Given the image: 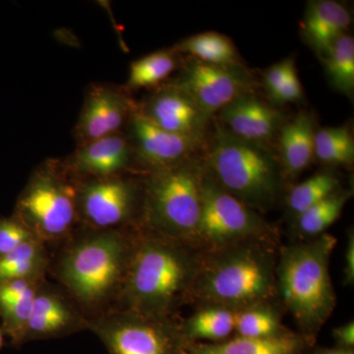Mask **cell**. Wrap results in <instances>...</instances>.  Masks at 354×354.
Segmentation results:
<instances>
[{
    "label": "cell",
    "mask_w": 354,
    "mask_h": 354,
    "mask_svg": "<svg viewBox=\"0 0 354 354\" xmlns=\"http://www.w3.org/2000/svg\"><path fill=\"white\" fill-rule=\"evenodd\" d=\"M75 179L76 205L81 227L95 230L140 228L143 176L136 172Z\"/></svg>",
    "instance_id": "cell-9"
},
{
    "label": "cell",
    "mask_w": 354,
    "mask_h": 354,
    "mask_svg": "<svg viewBox=\"0 0 354 354\" xmlns=\"http://www.w3.org/2000/svg\"><path fill=\"white\" fill-rule=\"evenodd\" d=\"M351 195L349 190L337 191L295 218L298 236L304 241L326 234L328 228L339 220Z\"/></svg>",
    "instance_id": "cell-27"
},
{
    "label": "cell",
    "mask_w": 354,
    "mask_h": 354,
    "mask_svg": "<svg viewBox=\"0 0 354 354\" xmlns=\"http://www.w3.org/2000/svg\"><path fill=\"white\" fill-rule=\"evenodd\" d=\"M344 283L353 286L354 283V232L353 228L346 234V250H344Z\"/></svg>",
    "instance_id": "cell-34"
},
{
    "label": "cell",
    "mask_w": 354,
    "mask_h": 354,
    "mask_svg": "<svg viewBox=\"0 0 354 354\" xmlns=\"http://www.w3.org/2000/svg\"><path fill=\"white\" fill-rule=\"evenodd\" d=\"M73 178H102L134 171L131 144L125 132L78 145L62 160Z\"/></svg>",
    "instance_id": "cell-16"
},
{
    "label": "cell",
    "mask_w": 354,
    "mask_h": 354,
    "mask_svg": "<svg viewBox=\"0 0 354 354\" xmlns=\"http://www.w3.org/2000/svg\"><path fill=\"white\" fill-rule=\"evenodd\" d=\"M335 346L342 348L354 349V322L353 320L335 327L332 332Z\"/></svg>",
    "instance_id": "cell-35"
},
{
    "label": "cell",
    "mask_w": 354,
    "mask_h": 354,
    "mask_svg": "<svg viewBox=\"0 0 354 354\" xmlns=\"http://www.w3.org/2000/svg\"><path fill=\"white\" fill-rule=\"evenodd\" d=\"M6 334H4L3 330L0 327V351H1L2 348L4 346V342H6Z\"/></svg>",
    "instance_id": "cell-37"
},
{
    "label": "cell",
    "mask_w": 354,
    "mask_h": 354,
    "mask_svg": "<svg viewBox=\"0 0 354 354\" xmlns=\"http://www.w3.org/2000/svg\"><path fill=\"white\" fill-rule=\"evenodd\" d=\"M202 258L203 251L194 244L137 228L116 310L177 316L181 306L192 302Z\"/></svg>",
    "instance_id": "cell-2"
},
{
    "label": "cell",
    "mask_w": 354,
    "mask_h": 354,
    "mask_svg": "<svg viewBox=\"0 0 354 354\" xmlns=\"http://www.w3.org/2000/svg\"><path fill=\"white\" fill-rule=\"evenodd\" d=\"M206 167L198 157L143 176L140 228L194 244Z\"/></svg>",
    "instance_id": "cell-6"
},
{
    "label": "cell",
    "mask_w": 354,
    "mask_h": 354,
    "mask_svg": "<svg viewBox=\"0 0 354 354\" xmlns=\"http://www.w3.org/2000/svg\"><path fill=\"white\" fill-rule=\"evenodd\" d=\"M323 60L328 79L335 90L351 97L354 91V41L346 34L337 39Z\"/></svg>",
    "instance_id": "cell-29"
},
{
    "label": "cell",
    "mask_w": 354,
    "mask_h": 354,
    "mask_svg": "<svg viewBox=\"0 0 354 354\" xmlns=\"http://www.w3.org/2000/svg\"><path fill=\"white\" fill-rule=\"evenodd\" d=\"M304 354H354V349L342 348L335 346L332 348H326V346H317L314 344Z\"/></svg>",
    "instance_id": "cell-36"
},
{
    "label": "cell",
    "mask_w": 354,
    "mask_h": 354,
    "mask_svg": "<svg viewBox=\"0 0 354 354\" xmlns=\"http://www.w3.org/2000/svg\"><path fill=\"white\" fill-rule=\"evenodd\" d=\"M295 62L293 58H286L277 62L266 70L264 73V87L270 97H274L279 88L286 82L291 72L295 70Z\"/></svg>",
    "instance_id": "cell-32"
},
{
    "label": "cell",
    "mask_w": 354,
    "mask_h": 354,
    "mask_svg": "<svg viewBox=\"0 0 354 354\" xmlns=\"http://www.w3.org/2000/svg\"><path fill=\"white\" fill-rule=\"evenodd\" d=\"M277 242L246 241L203 251L192 302L237 310L279 301Z\"/></svg>",
    "instance_id": "cell-3"
},
{
    "label": "cell",
    "mask_w": 354,
    "mask_h": 354,
    "mask_svg": "<svg viewBox=\"0 0 354 354\" xmlns=\"http://www.w3.org/2000/svg\"><path fill=\"white\" fill-rule=\"evenodd\" d=\"M172 82L184 88L213 118L237 97L251 92L253 79L242 64L214 65L191 58Z\"/></svg>",
    "instance_id": "cell-11"
},
{
    "label": "cell",
    "mask_w": 354,
    "mask_h": 354,
    "mask_svg": "<svg viewBox=\"0 0 354 354\" xmlns=\"http://www.w3.org/2000/svg\"><path fill=\"white\" fill-rule=\"evenodd\" d=\"M283 307L279 301L268 302L237 310L234 335L239 337L268 339L281 337L292 330L283 326Z\"/></svg>",
    "instance_id": "cell-25"
},
{
    "label": "cell",
    "mask_w": 354,
    "mask_h": 354,
    "mask_svg": "<svg viewBox=\"0 0 354 354\" xmlns=\"http://www.w3.org/2000/svg\"><path fill=\"white\" fill-rule=\"evenodd\" d=\"M140 113L165 131L188 138L206 139L212 118L184 88L174 82L158 86L141 104Z\"/></svg>",
    "instance_id": "cell-13"
},
{
    "label": "cell",
    "mask_w": 354,
    "mask_h": 354,
    "mask_svg": "<svg viewBox=\"0 0 354 354\" xmlns=\"http://www.w3.org/2000/svg\"><path fill=\"white\" fill-rule=\"evenodd\" d=\"M46 279H21L0 283V327L13 346H21L35 297Z\"/></svg>",
    "instance_id": "cell-21"
},
{
    "label": "cell",
    "mask_w": 354,
    "mask_h": 354,
    "mask_svg": "<svg viewBox=\"0 0 354 354\" xmlns=\"http://www.w3.org/2000/svg\"><path fill=\"white\" fill-rule=\"evenodd\" d=\"M216 130L203 158L209 176L249 208L260 214L271 209L286 183L279 158L268 146L237 138L221 127Z\"/></svg>",
    "instance_id": "cell-5"
},
{
    "label": "cell",
    "mask_w": 354,
    "mask_h": 354,
    "mask_svg": "<svg viewBox=\"0 0 354 354\" xmlns=\"http://www.w3.org/2000/svg\"><path fill=\"white\" fill-rule=\"evenodd\" d=\"M178 55L214 65L242 64L234 41L218 32H205L183 39L174 46Z\"/></svg>",
    "instance_id": "cell-24"
},
{
    "label": "cell",
    "mask_w": 354,
    "mask_h": 354,
    "mask_svg": "<svg viewBox=\"0 0 354 354\" xmlns=\"http://www.w3.org/2000/svg\"><path fill=\"white\" fill-rule=\"evenodd\" d=\"M88 330L109 354H187L186 339L177 316H145L124 310L88 321Z\"/></svg>",
    "instance_id": "cell-10"
},
{
    "label": "cell",
    "mask_w": 354,
    "mask_h": 354,
    "mask_svg": "<svg viewBox=\"0 0 354 354\" xmlns=\"http://www.w3.org/2000/svg\"><path fill=\"white\" fill-rule=\"evenodd\" d=\"M235 312L218 305H199L192 315L181 320L183 334L190 344L225 341L234 334Z\"/></svg>",
    "instance_id": "cell-23"
},
{
    "label": "cell",
    "mask_w": 354,
    "mask_h": 354,
    "mask_svg": "<svg viewBox=\"0 0 354 354\" xmlns=\"http://www.w3.org/2000/svg\"><path fill=\"white\" fill-rule=\"evenodd\" d=\"M35 239L29 228L13 216H0V256Z\"/></svg>",
    "instance_id": "cell-31"
},
{
    "label": "cell",
    "mask_w": 354,
    "mask_h": 354,
    "mask_svg": "<svg viewBox=\"0 0 354 354\" xmlns=\"http://www.w3.org/2000/svg\"><path fill=\"white\" fill-rule=\"evenodd\" d=\"M334 235L324 234L279 249L277 290L279 304L292 317L300 335L316 344L317 337L337 304L330 272L337 246Z\"/></svg>",
    "instance_id": "cell-4"
},
{
    "label": "cell",
    "mask_w": 354,
    "mask_h": 354,
    "mask_svg": "<svg viewBox=\"0 0 354 354\" xmlns=\"http://www.w3.org/2000/svg\"><path fill=\"white\" fill-rule=\"evenodd\" d=\"M179 55L174 48L160 50L138 58L130 64L127 90L157 88L176 71Z\"/></svg>",
    "instance_id": "cell-26"
},
{
    "label": "cell",
    "mask_w": 354,
    "mask_h": 354,
    "mask_svg": "<svg viewBox=\"0 0 354 354\" xmlns=\"http://www.w3.org/2000/svg\"><path fill=\"white\" fill-rule=\"evenodd\" d=\"M135 230L80 227L50 254L48 274L82 309L88 321L118 308Z\"/></svg>",
    "instance_id": "cell-1"
},
{
    "label": "cell",
    "mask_w": 354,
    "mask_h": 354,
    "mask_svg": "<svg viewBox=\"0 0 354 354\" xmlns=\"http://www.w3.org/2000/svg\"><path fill=\"white\" fill-rule=\"evenodd\" d=\"M341 189L339 178L334 174L317 172L306 180L291 187L286 197V206L295 220L307 209Z\"/></svg>",
    "instance_id": "cell-28"
},
{
    "label": "cell",
    "mask_w": 354,
    "mask_h": 354,
    "mask_svg": "<svg viewBox=\"0 0 354 354\" xmlns=\"http://www.w3.org/2000/svg\"><path fill=\"white\" fill-rule=\"evenodd\" d=\"M302 97H304V88L295 69L291 72L286 82L279 88L272 100L277 104H283L301 101Z\"/></svg>",
    "instance_id": "cell-33"
},
{
    "label": "cell",
    "mask_w": 354,
    "mask_h": 354,
    "mask_svg": "<svg viewBox=\"0 0 354 354\" xmlns=\"http://www.w3.org/2000/svg\"><path fill=\"white\" fill-rule=\"evenodd\" d=\"M136 104L127 88L109 84L91 86L74 127L77 144L123 132Z\"/></svg>",
    "instance_id": "cell-15"
},
{
    "label": "cell",
    "mask_w": 354,
    "mask_h": 354,
    "mask_svg": "<svg viewBox=\"0 0 354 354\" xmlns=\"http://www.w3.org/2000/svg\"><path fill=\"white\" fill-rule=\"evenodd\" d=\"M50 263V248L39 239H32L15 250L0 256V283L46 279Z\"/></svg>",
    "instance_id": "cell-22"
},
{
    "label": "cell",
    "mask_w": 354,
    "mask_h": 354,
    "mask_svg": "<svg viewBox=\"0 0 354 354\" xmlns=\"http://www.w3.org/2000/svg\"><path fill=\"white\" fill-rule=\"evenodd\" d=\"M246 241L278 243V232L262 214L249 208L218 185L206 169L194 245L202 251H209Z\"/></svg>",
    "instance_id": "cell-8"
},
{
    "label": "cell",
    "mask_w": 354,
    "mask_h": 354,
    "mask_svg": "<svg viewBox=\"0 0 354 354\" xmlns=\"http://www.w3.org/2000/svg\"><path fill=\"white\" fill-rule=\"evenodd\" d=\"M88 330V319L76 302L48 279L39 286L23 333L21 346L59 339Z\"/></svg>",
    "instance_id": "cell-14"
},
{
    "label": "cell",
    "mask_w": 354,
    "mask_h": 354,
    "mask_svg": "<svg viewBox=\"0 0 354 354\" xmlns=\"http://www.w3.org/2000/svg\"><path fill=\"white\" fill-rule=\"evenodd\" d=\"M220 127L244 141L267 146L278 136L283 114L252 91L239 95L218 113Z\"/></svg>",
    "instance_id": "cell-17"
},
{
    "label": "cell",
    "mask_w": 354,
    "mask_h": 354,
    "mask_svg": "<svg viewBox=\"0 0 354 354\" xmlns=\"http://www.w3.org/2000/svg\"><path fill=\"white\" fill-rule=\"evenodd\" d=\"M48 248H57L80 227L76 185L62 160H44L32 171L12 214Z\"/></svg>",
    "instance_id": "cell-7"
},
{
    "label": "cell",
    "mask_w": 354,
    "mask_h": 354,
    "mask_svg": "<svg viewBox=\"0 0 354 354\" xmlns=\"http://www.w3.org/2000/svg\"><path fill=\"white\" fill-rule=\"evenodd\" d=\"M315 132L313 116L306 111L281 125L278 134L279 160L285 181L295 180L311 165Z\"/></svg>",
    "instance_id": "cell-18"
},
{
    "label": "cell",
    "mask_w": 354,
    "mask_h": 354,
    "mask_svg": "<svg viewBox=\"0 0 354 354\" xmlns=\"http://www.w3.org/2000/svg\"><path fill=\"white\" fill-rule=\"evenodd\" d=\"M124 130L132 147L134 171L145 174L180 164L206 146L205 141L165 131L144 118L135 108Z\"/></svg>",
    "instance_id": "cell-12"
},
{
    "label": "cell",
    "mask_w": 354,
    "mask_h": 354,
    "mask_svg": "<svg viewBox=\"0 0 354 354\" xmlns=\"http://www.w3.org/2000/svg\"><path fill=\"white\" fill-rule=\"evenodd\" d=\"M314 158L327 165H351L354 160V139L346 127L316 130Z\"/></svg>",
    "instance_id": "cell-30"
},
{
    "label": "cell",
    "mask_w": 354,
    "mask_h": 354,
    "mask_svg": "<svg viewBox=\"0 0 354 354\" xmlns=\"http://www.w3.org/2000/svg\"><path fill=\"white\" fill-rule=\"evenodd\" d=\"M314 344L295 332L268 339L234 335L223 342H193L187 354H304Z\"/></svg>",
    "instance_id": "cell-20"
},
{
    "label": "cell",
    "mask_w": 354,
    "mask_h": 354,
    "mask_svg": "<svg viewBox=\"0 0 354 354\" xmlns=\"http://www.w3.org/2000/svg\"><path fill=\"white\" fill-rule=\"evenodd\" d=\"M351 22V12L341 2L315 0L307 6L301 28L307 43L322 57L346 34Z\"/></svg>",
    "instance_id": "cell-19"
}]
</instances>
